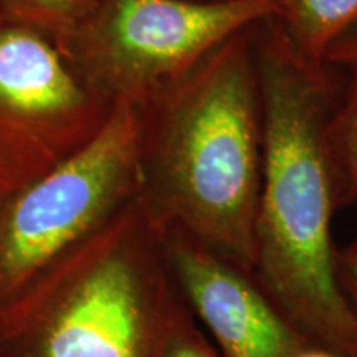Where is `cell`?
I'll return each instance as SVG.
<instances>
[{
    "instance_id": "9c48e42d",
    "label": "cell",
    "mask_w": 357,
    "mask_h": 357,
    "mask_svg": "<svg viewBox=\"0 0 357 357\" xmlns=\"http://www.w3.org/2000/svg\"><path fill=\"white\" fill-rule=\"evenodd\" d=\"M100 3L101 0H0V17L42 30L68 53L71 40Z\"/></svg>"
},
{
    "instance_id": "e0dca14e",
    "label": "cell",
    "mask_w": 357,
    "mask_h": 357,
    "mask_svg": "<svg viewBox=\"0 0 357 357\" xmlns=\"http://www.w3.org/2000/svg\"><path fill=\"white\" fill-rule=\"evenodd\" d=\"M194 2H229V0H194Z\"/></svg>"
},
{
    "instance_id": "8fae6325",
    "label": "cell",
    "mask_w": 357,
    "mask_h": 357,
    "mask_svg": "<svg viewBox=\"0 0 357 357\" xmlns=\"http://www.w3.org/2000/svg\"><path fill=\"white\" fill-rule=\"evenodd\" d=\"M160 357H222L200 329L184 298L169 319Z\"/></svg>"
},
{
    "instance_id": "ba28073f",
    "label": "cell",
    "mask_w": 357,
    "mask_h": 357,
    "mask_svg": "<svg viewBox=\"0 0 357 357\" xmlns=\"http://www.w3.org/2000/svg\"><path fill=\"white\" fill-rule=\"evenodd\" d=\"M276 19L294 48L321 63L329 47L357 24V0H278Z\"/></svg>"
},
{
    "instance_id": "9a60e30c",
    "label": "cell",
    "mask_w": 357,
    "mask_h": 357,
    "mask_svg": "<svg viewBox=\"0 0 357 357\" xmlns=\"http://www.w3.org/2000/svg\"><path fill=\"white\" fill-rule=\"evenodd\" d=\"M294 357H339L336 354H333V352L329 351H324V349H319V347H306V349H303L301 352H298Z\"/></svg>"
},
{
    "instance_id": "7c38bea8",
    "label": "cell",
    "mask_w": 357,
    "mask_h": 357,
    "mask_svg": "<svg viewBox=\"0 0 357 357\" xmlns=\"http://www.w3.org/2000/svg\"><path fill=\"white\" fill-rule=\"evenodd\" d=\"M48 169L0 129V185L15 190Z\"/></svg>"
},
{
    "instance_id": "4fadbf2b",
    "label": "cell",
    "mask_w": 357,
    "mask_h": 357,
    "mask_svg": "<svg viewBox=\"0 0 357 357\" xmlns=\"http://www.w3.org/2000/svg\"><path fill=\"white\" fill-rule=\"evenodd\" d=\"M324 61L331 65L344 66H357V24L352 25L349 30L334 42L329 50L326 52Z\"/></svg>"
},
{
    "instance_id": "7a4b0ae2",
    "label": "cell",
    "mask_w": 357,
    "mask_h": 357,
    "mask_svg": "<svg viewBox=\"0 0 357 357\" xmlns=\"http://www.w3.org/2000/svg\"><path fill=\"white\" fill-rule=\"evenodd\" d=\"M257 24L139 108L147 215L250 270L265 164Z\"/></svg>"
},
{
    "instance_id": "30bf717a",
    "label": "cell",
    "mask_w": 357,
    "mask_h": 357,
    "mask_svg": "<svg viewBox=\"0 0 357 357\" xmlns=\"http://www.w3.org/2000/svg\"><path fill=\"white\" fill-rule=\"evenodd\" d=\"M331 141L349 207L354 205L357 211V66L346 68L344 89L331 123ZM346 250L357 255V231Z\"/></svg>"
},
{
    "instance_id": "277c9868",
    "label": "cell",
    "mask_w": 357,
    "mask_h": 357,
    "mask_svg": "<svg viewBox=\"0 0 357 357\" xmlns=\"http://www.w3.org/2000/svg\"><path fill=\"white\" fill-rule=\"evenodd\" d=\"M141 111L116 102L95 139L0 204V306L139 195Z\"/></svg>"
},
{
    "instance_id": "5b68a950",
    "label": "cell",
    "mask_w": 357,
    "mask_h": 357,
    "mask_svg": "<svg viewBox=\"0 0 357 357\" xmlns=\"http://www.w3.org/2000/svg\"><path fill=\"white\" fill-rule=\"evenodd\" d=\"M278 15V0H101L68 55L108 100L144 106L240 30Z\"/></svg>"
},
{
    "instance_id": "5bb4252c",
    "label": "cell",
    "mask_w": 357,
    "mask_h": 357,
    "mask_svg": "<svg viewBox=\"0 0 357 357\" xmlns=\"http://www.w3.org/2000/svg\"><path fill=\"white\" fill-rule=\"evenodd\" d=\"M337 276L342 291L357 312V255L349 250L339 248L337 253Z\"/></svg>"
},
{
    "instance_id": "8992f818",
    "label": "cell",
    "mask_w": 357,
    "mask_h": 357,
    "mask_svg": "<svg viewBox=\"0 0 357 357\" xmlns=\"http://www.w3.org/2000/svg\"><path fill=\"white\" fill-rule=\"evenodd\" d=\"M113 102L50 35L0 17V129L53 167L95 139Z\"/></svg>"
},
{
    "instance_id": "2e32d148",
    "label": "cell",
    "mask_w": 357,
    "mask_h": 357,
    "mask_svg": "<svg viewBox=\"0 0 357 357\" xmlns=\"http://www.w3.org/2000/svg\"><path fill=\"white\" fill-rule=\"evenodd\" d=\"M8 192H10V190L6 189V187H2V185H0V204H2V202H3V199L7 197V194H8Z\"/></svg>"
},
{
    "instance_id": "3957f363",
    "label": "cell",
    "mask_w": 357,
    "mask_h": 357,
    "mask_svg": "<svg viewBox=\"0 0 357 357\" xmlns=\"http://www.w3.org/2000/svg\"><path fill=\"white\" fill-rule=\"evenodd\" d=\"M182 294L139 200L0 306V357H160Z\"/></svg>"
},
{
    "instance_id": "52a82bcc",
    "label": "cell",
    "mask_w": 357,
    "mask_h": 357,
    "mask_svg": "<svg viewBox=\"0 0 357 357\" xmlns=\"http://www.w3.org/2000/svg\"><path fill=\"white\" fill-rule=\"evenodd\" d=\"M174 280L222 357H294L310 344L250 268L178 230H164Z\"/></svg>"
},
{
    "instance_id": "6da1fadb",
    "label": "cell",
    "mask_w": 357,
    "mask_h": 357,
    "mask_svg": "<svg viewBox=\"0 0 357 357\" xmlns=\"http://www.w3.org/2000/svg\"><path fill=\"white\" fill-rule=\"evenodd\" d=\"M265 164L253 275L311 347L357 357V312L342 291L333 218L349 207L331 141L346 68L311 61L275 17L255 30Z\"/></svg>"
}]
</instances>
